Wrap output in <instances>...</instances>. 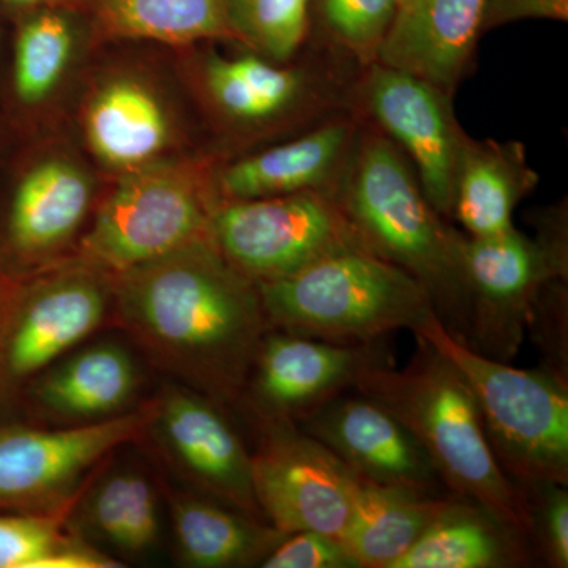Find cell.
Listing matches in <instances>:
<instances>
[{"mask_svg": "<svg viewBox=\"0 0 568 568\" xmlns=\"http://www.w3.org/2000/svg\"><path fill=\"white\" fill-rule=\"evenodd\" d=\"M118 276L119 321L144 353L220 406L242 402L271 331L257 284L211 239Z\"/></svg>", "mask_w": 568, "mask_h": 568, "instance_id": "obj_1", "label": "cell"}, {"mask_svg": "<svg viewBox=\"0 0 568 568\" xmlns=\"http://www.w3.org/2000/svg\"><path fill=\"white\" fill-rule=\"evenodd\" d=\"M414 336L417 349L405 368H394L392 361L368 366L354 390L409 429L447 491L485 508L530 545L528 499L497 463L465 377L435 346Z\"/></svg>", "mask_w": 568, "mask_h": 568, "instance_id": "obj_2", "label": "cell"}, {"mask_svg": "<svg viewBox=\"0 0 568 568\" xmlns=\"http://www.w3.org/2000/svg\"><path fill=\"white\" fill-rule=\"evenodd\" d=\"M335 200L369 252L425 287L444 328L469 346L470 321L459 237L426 200L405 156L368 133L351 152Z\"/></svg>", "mask_w": 568, "mask_h": 568, "instance_id": "obj_3", "label": "cell"}, {"mask_svg": "<svg viewBox=\"0 0 568 568\" xmlns=\"http://www.w3.org/2000/svg\"><path fill=\"white\" fill-rule=\"evenodd\" d=\"M271 331L338 345H376L433 315L425 287L368 248L346 250L257 284Z\"/></svg>", "mask_w": 568, "mask_h": 568, "instance_id": "obj_4", "label": "cell"}, {"mask_svg": "<svg viewBox=\"0 0 568 568\" xmlns=\"http://www.w3.org/2000/svg\"><path fill=\"white\" fill-rule=\"evenodd\" d=\"M465 377L493 454L517 485H568V381L545 366L523 369L454 338L436 315L413 332Z\"/></svg>", "mask_w": 568, "mask_h": 568, "instance_id": "obj_5", "label": "cell"}, {"mask_svg": "<svg viewBox=\"0 0 568 568\" xmlns=\"http://www.w3.org/2000/svg\"><path fill=\"white\" fill-rule=\"evenodd\" d=\"M213 209L189 170L149 163L123 175L82 241L85 261L121 275L211 239Z\"/></svg>", "mask_w": 568, "mask_h": 568, "instance_id": "obj_6", "label": "cell"}, {"mask_svg": "<svg viewBox=\"0 0 568 568\" xmlns=\"http://www.w3.org/2000/svg\"><path fill=\"white\" fill-rule=\"evenodd\" d=\"M211 241L256 284L293 275L332 254L366 248L325 190L226 201L213 209Z\"/></svg>", "mask_w": 568, "mask_h": 568, "instance_id": "obj_7", "label": "cell"}, {"mask_svg": "<svg viewBox=\"0 0 568 568\" xmlns=\"http://www.w3.org/2000/svg\"><path fill=\"white\" fill-rule=\"evenodd\" d=\"M160 398L62 429L0 428V507L48 514L73 506L89 470L151 429Z\"/></svg>", "mask_w": 568, "mask_h": 568, "instance_id": "obj_8", "label": "cell"}, {"mask_svg": "<svg viewBox=\"0 0 568 568\" xmlns=\"http://www.w3.org/2000/svg\"><path fill=\"white\" fill-rule=\"evenodd\" d=\"M469 297V347L495 361H514L525 339L530 306L540 287L567 278L560 239L534 241L511 227L495 237H459Z\"/></svg>", "mask_w": 568, "mask_h": 568, "instance_id": "obj_9", "label": "cell"}, {"mask_svg": "<svg viewBox=\"0 0 568 568\" xmlns=\"http://www.w3.org/2000/svg\"><path fill=\"white\" fill-rule=\"evenodd\" d=\"M253 491L278 532L316 530L342 538L361 477L293 420H260Z\"/></svg>", "mask_w": 568, "mask_h": 568, "instance_id": "obj_10", "label": "cell"}, {"mask_svg": "<svg viewBox=\"0 0 568 568\" xmlns=\"http://www.w3.org/2000/svg\"><path fill=\"white\" fill-rule=\"evenodd\" d=\"M92 264L26 286L0 310V388L14 390L102 327L111 287Z\"/></svg>", "mask_w": 568, "mask_h": 568, "instance_id": "obj_11", "label": "cell"}, {"mask_svg": "<svg viewBox=\"0 0 568 568\" xmlns=\"http://www.w3.org/2000/svg\"><path fill=\"white\" fill-rule=\"evenodd\" d=\"M390 361L384 343L338 345L268 331L244 398L260 420H293L346 394L368 366Z\"/></svg>", "mask_w": 568, "mask_h": 568, "instance_id": "obj_12", "label": "cell"}, {"mask_svg": "<svg viewBox=\"0 0 568 568\" xmlns=\"http://www.w3.org/2000/svg\"><path fill=\"white\" fill-rule=\"evenodd\" d=\"M364 92L375 121L414 160L428 203L439 215H452L466 136L452 114L447 92L416 74L377 62L368 71Z\"/></svg>", "mask_w": 568, "mask_h": 568, "instance_id": "obj_13", "label": "cell"}, {"mask_svg": "<svg viewBox=\"0 0 568 568\" xmlns=\"http://www.w3.org/2000/svg\"><path fill=\"white\" fill-rule=\"evenodd\" d=\"M295 424L365 480L424 495L447 491L409 429L358 392L335 396Z\"/></svg>", "mask_w": 568, "mask_h": 568, "instance_id": "obj_14", "label": "cell"}, {"mask_svg": "<svg viewBox=\"0 0 568 568\" xmlns=\"http://www.w3.org/2000/svg\"><path fill=\"white\" fill-rule=\"evenodd\" d=\"M152 428L205 495L263 521L253 491L252 452L219 403L196 390L171 388L160 398Z\"/></svg>", "mask_w": 568, "mask_h": 568, "instance_id": "obj_15", "label": "cell"}, {"mask_svg": "<svg viewBox=\"0 0 568 568\" xmlns=\"http://www.w3.org/2000/svg\"><path fill=\"white\" fill-rule=\"evenodd\" d=\"M495 24V0H399L376 62L450 91L480 33Z\"/></svg>", "mask_w": 568, "mask_h": 568, "instance_id": "obj_16", "label": "cell"}, {"mask_svg": "<svg viewBox=\"0 0 568 568\" xmlns=\"http://www.w3.org/2000/svg\"><path fill=\"white\" fill-rule=\"evenodd\" d=\"M458 497L384 487L361 477L339 541L358 568H394Z\"/></svg>", "mask_w": 568, "mask_h": 568, "instance_id": "obj_17", "label": "cell"}, {"mask_svg": "<svg viewBox=\"0 0 568 568\" xmlns=\"http://www.w3.org/2000/svg\"><path fill=\"white\" fill-rule=\"evenodd\" d=\"M138 387L140 373L129 351L103 342L37 376L32 396L51 416L95 422L125 413Z\"/></svg>", "mask_w": 568, "mask_h": 568, "instance_id": "obj_18", "label": "cell"}, {"mask_svg": "<svg viewBox=\"0 0 568 568\" xmlns=\"http://www.w3.org/2000/svg\"><path fill=\"white\" fill-rule=\"evenodd\" d=\"M353 126L332 122L287 144L248 156L227 166L219 178L227 201L260 200L324 190L342 166Z\"/></svg>", "mask_w": 568, "mask_h": 568, "instance_id": "obj_19", "label": "cell"}, {"mask_svg": "<svg viewBox=\"0 0 568 568\" xmlns=\"http://www.w3.org/2000/svg\"><path fill=\"white\" fill-rule=\"evenodd\" d=\"M92 183L77 164L44 160L22 178L11 200L10 244L24 256H40L67 244L88 215Z\"/></svg>", "mask_w": 568, "mask_h": 568, "instance_id": "obj_20", "label": "cell"}, {"mask_svg": "<svg viewBox=\"0 0 568 568\" xmlns=\"http://www.w3.org/2000/svg\"><path fill=\"white\" fill-rule=\"evenodd\" d=\"M537 183L519 144L467 140L455 175L452 215L470 237H495L514 226V212Z\"/></svg>", "mask_w": 568, "mask_h": 568, "instance_id": "obj_21", "label": "cell"}, {"mask_svg": "<svg viewBox=\"0 0 568 568\" xmlns=\"http://www.w3.org/2000/svg\"><path fill=\"white\" fill-rule=\"evenodd\" d=\"M85 134L108 166L132 171L153 162L170 140V121L151 89L130 78L106 82L85 112Z\"/></svg>", "mask_w": 568, "mask_h": 568, "instance_id": "obj_22", "label": "cell"}, {"mask_svg": "<svg viewBox=\"0 0 568 568\" xmlns=\"http://www.w3.org/2000/svg\"><path fill=\"white\" fill-rule=\"evenodd\" d=\"M536 562L525 538L458 497L394 568H517Z\"/></svg>", "mask_w": 568, "mask_h": 568, "instance_id": "obj_23", "label": "cell"}, {"mask_svg": "<svg viewBox=\"0 0 568 568\" xmlns=\"http://www.w3.org/2000/svg\"><path fill=\"white\" fill-rule=\"evenodd\" d=\"M171 518L179 551L190 567L261 566L284 537L268 523L213 497L174 495Z\"/></svg>", "mask_w": 568, "mask_h": 568, "instance_id": "obj_24", "label": "cell"}, {"mask_svg": "<svg viewBox=\"0 0 568 568\" xmlns=\"http://www.w3.org/2000/svg\"><path fill=\"white\" fill-rule=\"evenodd\" d=\"M100 29L121 39L186 44L237 40L227 0H89Z\"/></svg>", "mask_w": 568, "mask_h": 568, "instance_id": "obj_25", "label": "cell"}, {"mask_svg": "<svg viewBox=\"0 0 568 568\" xmlns=\"http://www.w3.org/2000/svg\"><path fill=\"white\" fill-rule=\"evenodd\" d=\"M82 518L93 538L129 558L145 555L159 541L155 489L144 474L130 467L108 474L93 487Z\"/></svg>", "mask_w": 568, "mask_h": 568, "instance_id": "obj_26", "label": "cell"}, {"mask_svg": "<svg viewBox=\"0 0 568 568\" xmlns=\"http://www.w3.org/2000/svg\"><path fill=\"white\" fill-rule=\"evenodd\" d=\"M205 81L220 110L242 122L268 121L293 106L304 91L298 71L280 69L256 55L212 58Z\"/></svg>", "mask_w": 568, "mask_h": 568, "instance_id": "obj_27", "label": "cell"}, {"mask_svg": "<svg viewBox=\"0 0 568 568\" xmlns=\"http://www.w3.org/2000/svg\"><path fill=\"white\" fill-rule=\"evenodd\" d=\"M73 47V22L63 11H33L14 47L13 84L22 103L37 104L51 95L69 67Z\"/></svg>", "mask_w": 568, "mask_h": 568, "instance_id": "obj_28", "label": "cell"}, {"mask_svg": "<svg viewBox=\"0 0 568 568\" xmlns=\"http://www.w3.org/2000/svg\"><path fill=\"white\" fill-rule=\"evenodd\" d=\"M70 508L0 515V568H91L89 545L62 534Z\"/></svg>", "mask_w": 568, "mask_h": 568, "instance_id": "obj_29", "label": "cell"}, {"mask_svg": "<svg viewBox=\"0 0 568 568\" xmlns=\"http://www.w3.org/2000/svg\"><path fill=\"white\" fill-rule=\"evenodd\" d=\"M312 0H227L237 41L274 61L293 58L308 29Z\"/></svg>", "mask_w": 568, "mask_h": 568, "instance_id": "obj_30", "label": "cell"}, {"mask_svg": "<svg viewBox=\"0 0 568 568\" xmlns=\"http://www.w3.org/2000/svg\"><path fill=\"white\" fill-rule=\"evenodd\" d=\"M399 0H317L325 28L361 61L375 63Z\"/></svg>", "mask_w": 568, "mask_h": 568, "instance_id": "obj_31", "label": "cell"}, {"mask_svg": "<svg viewBox=\"0 0 568 568\" xmlns=\"http://www.w3.org/2000/svg\"><path fill=\"white\" fill-rule=\"evenodd\" d=\"M528 499L530 545L548 567H568V491L567 485L537 481L519 485Z\"/></svg>", "mask_w": 568, "mask_h": 568, "instance_id": "obj_32", "label": "cell"}, {"mask_svg": "<svg viewBox=\"0 0 568 568\" xmlns=\"http://www.w3.org/2000/svg\"><path fill=\"white\" fill-rule=\"evenodd\" d=\"M562 280L566 278L549 280L540 287L530 306L526 331L544 355L541 366L568 381L567 293Z\"/></svg>", "mask_w": 568, "mask_h": 568, "instance_id": "obj_33", "label": "cell"}, {"mask_svg": "<svg viewBox=\"0 0 568 568\" xmlns=\"http://www.w3.org/2000/svg\"><path fill=\"white\" fill-rule=\"evenodd\" d=\"M260 567L358 568L338 538L316 530L287 534Z\"/></svg>", "mask_w": 568, "mask_h": 568, "instance_id": "obj_34", "label": "cell"}, {"mask_svg": "<svg viewBox=\"0 0 568 568\" xmlns=\"http://www.w3.org/2000/svg\"><path fill=\"white\" fill-rule=\"evenodd\" d=\"M10 7L18 10L37 11L43 9H61L70 0H6Z\"/></svg>", "mask_w": 568, "mask_h": 568, "instance_id": "obj_35", "label": "cell"}]
</instances>
